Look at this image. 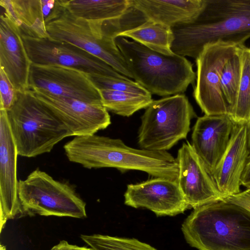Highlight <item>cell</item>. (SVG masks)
Instances as JSON below:
<instances>
[{"mask_svg": "<svg viewBox=\"0 0 250 250\" xmlns=\"http://www.w3.org/2000/svg\"><path fill=\"white\" fill-rule=\"evenodd\" d=\"M68 160L88 169L115 168L121 171L135 170L152 178L177 181V159L166 151L136 149L120 139L95 134L76 136L63 146Z\"/></svg>", "mask_w": 250, "mask_h": 250, "instance_id": "cell-1", "label": "cell"}, {"mask_svg": "<svg viewBox=\"0 0 250 250\" xmlns=\"http://www.w3.org/2000/svg\"><path fill=\"white\" fill-rule=\"evenodd\" d=\"M172 30L173 52L195 60L208 43L221 41L245 45L250 38V0H206L194 22Z\"/></svg>", "mask_w": 250, "mask_h": 250, "instance_id": "cell-2", "label": "cell"}, {"mask_svg": "<svg viewBox=\"0 0 250 250\" xmlns=\"http://www.w3.org/2000/svg\"><path fill=\"white\" fill-rule=\"evenodd\" d=\"M181 229L198 250H250V211L226 200L194 209Z\"/></svg>", "mask_w": 250, "mask_h": 250, "instance_id": "cell-3", "label": "cell"}, {"mask_svg": "<svg viewBox=\"0 0 250 250\" xmlns=\"http://www.w3.org/2000/svg\"><path fill=\"white\" fill-rule=\"evenodd\" d=\"M114 41L133 79L151 95L184 94L194 84L196 73L186 57L165 55L123 37H116Z\"/></svg>", "mask_w": 250, "mask_h": 250, "instance_id": "cell-4", "label": "cell"}, {"mask_svg": "<svg viewBox=\"0 0 250 250\" xmlns=\"http://www.w3.org/2000/svg\"><path fill=\"white\" fill-rule=\"evenodd\" d=\"M7 113L18 155L31 158L49 153L62 140L72 136L31 90L18 92L16 101Z\"/></svg>", "mask_w": 250, "mask_h": 250, "instance_id": "cell-5", "label": "cell"}, {"mask_svg": "<svg viewBox=\"0 0 250 250\" xmlns=\"http://www.w3.org/2000/svg\"><path fill=\"white\" fill-rule=\"evenodd\" d=\"M196 117L184 94L153 100L141 117L138 144L141 149L166 151L187 138L191 120Z\"/></svg>", "mask_w": 250, "mask_h": 250, "instance_id": "cell-6", "label": "cell"}, {"mask_svg": "<svg viewBox=\"0 0 250 250\" xmlns=\"http://www.w3.org/2000/svg\"><path fill=\"white\" fill-rule=\"evenodd\" d=\"M18 196L22 215L87 217L86 203L73 186L38 169L19 181Z\"/></svg>", "mask_w": 250, "mask_h": 250, "instance_id": "cell-7", "label": "cell"}, {"mask_svg": "<svg viewBox=\"0 0 250 250\" xmlns=\"http://www.w3.org/2000/svg\"><path fill=\"white\" fill-rule=\"evenodd\" d=\"M103 23L76 17L65 8L47 24L46 28L49 38L76 45L103 60L119 73L133 79L114 39L104 31Z\"/></svg>", "mask_w": 250, "mask_h": 250, "instance_id": "cell-8", "label": "cell"}, {"mask_svg": "<svg viewBox=\"0 0 250 250\" xmlns=\"http://www.w3.org/2000/svg\"><path fill=\"white\" fill-rule=\"evenodd\" d=\"M129 5L120 18L107 22L116 37L123 32L146 22L171 28L194 22L204 10L206 0H129Z\"/></svg>", "mask_w": 250, "mask_h": 250, "instance_id": "cell-9", "label": "cell"}, {"mask_svg": "<svg viewBox=\"0 0 250 250\" xmlns=\"http://www.w3.org/2000/svg\"><path fill=\"white\" fill-rule=\"evenodd\" d=\"M239 46L221 41L208 43L195 59L196 82L193 96L205 115H229V109L221 89V73Z\"/></svg>", "mask_w": 250, "mask_h": 250, "instance_id": "cell-10", "label": "cell"}, {"mask_svg": "<svg viewBox=\"0 0 250 250\" xmlns=\"http://www.w3.org/2000/svg\"><path fill=\"white\" fill-rule=\"evenodd\" d=\"M32 64L57 65L74 68L88 75L130 79L116 71L103 60L69 42L49 38L22 36Z\"/></svg>", "mask_w": 250, "mask_h": 250, "instance_id": "cell-11", "label": "cell"}, {"mask_svg": "<svg viewBox=\"0 0 250 250\" xmlns=\"http://www.w3.org/2000/svg\"><path fill=\"white\" fill-rule=\"evenodd\" d=\"M28 90H40L55 96L102 104L99 91L87 74L74 68L57 65L32 63Z\"/></svg>", "mask_w": 250, "mask_h": 250, "instance_id": "cell-12", "label": "cell"}, {"mask_svg": "<svg viewBox=\"0 0 250 250\" xmlns=\"http://www.w3.org/2000/svg\"><path fill=\"white\" fill-rule=\"evenodd\" d=\"M31 91L66 126L72 136L95 134L111 124L108 111L102 104L55 96L40 90Z\"/></svg>", "mask_w": 250, "mask_h": 250, "instance_id": "cell-13", "label": "cell"}, {"mask_svg": "<svg viewBox=\"0 0 250 250\" xmlns=\"http://www.w3.org/2000/svg\"><path fill=\"white\" fill-rule=\"evenodd\" d=\"M176 159L177 183L190 208L224 200L212 174L188 141L178 150Z\"/></svg>", "mask_w": 250, "mask_h": 250, "instance_id": "cell-14", "label": "cell"}, {"mask_svg": "<svg viewBox=\"0 0 250 250\" xmlns=\"http://www.w3.org/2000/svg\"><path fill=\"white\" fill-rule=\"evenodd\" d=\"M125 204L146 208L157 216H173L190 208L177 181L152 178L129 184L124 194Z\"/></svg>", "mask_w": 250, "mask_h": 250, "instance_id": "cell-15", "label": "cell"}, {"mask_svg": "<svg viewBox=\"0 0 250 250\" xmlns=\"http://www.w3.org/2000/svg\"><path fill=\"white\" fill-rule=\"evenodd\" d=\"M17 148L7 117V111L0 110V230L6 221L22 215L18 196L17 177Z\"/></svg>", "mask_w": 250, "mask_h": 250, "instance_id": "cell-16", "label": "cell"}, {"mask_svg": "<svg viewBox=\"0 0 250 250\" xmlns=\"http://www.w3.org/2000/svg\"><path fill=\"white\" fill-rule=\"evenodd\" d=\"M31 65L20 28L3 11L0 16V68L18 92L29 89Z\"/></svg>", "mask_w": 250, "mask_h": 250, "instance_id": "cell-17", "label": "cell"}, {"mask_svg": "<svg viewBox=\"0 0 250 250\" xmlns=\"http://www.w3.org/2000/svg\"><path fill=\"white\" fill-rule=\"evenodd\" d=\"M235 125L229 115L205 114L195 122L191 144L211 174L228 147Z\"/></svg>", "mask_w": 250, "mask_h": 250, "instance_id": "cell-18", "label": "cell"}, {"mask_svg": "<svg viewBox=\"0 0 250 250\" xmlns=\"http://www.w3.org/2000/svg\"><path fill=\"white\" fill-rule=\"evenodd\" d=\"M0 5L14 21L22 36L49 38L47 24L65 9L63 0H0Z\"/></svg>", "mask_w": 250, "mask_h": 250, "instance_id": "cell-19", "label": "cell"}, {"mask_svg": "<svg viewBox=\"0 0 250 250\" xmlns=\"http://www.w3.org/2000/svg\"><path fill=\"white\" fill-rule=\"evenodd\" d=\"M250 154L247 125L236 124L228 147L212 174L224 199L241 191V179Z\"/></svg>", "mask_w": 250, "mask_h": 250, "instance_id": "cell-20", "label": "cell"}, {"mask_svg": "<svg viewBox=\"0 0 250 250\" xmlns=\"http://www.w3.org/2000/svg\"><path fill=\"white\" fill-rule=\"evenodd\" d=\"M65 8L73 15L87 20L105 22L122 16L129 0H63Z\"/></svg>", "mask_w": 250, "mask_h": 250, "instance_id": "cell-21", "label": "cell"}, {"mask_svg": "<svg viewBox=\"0 0 250 250\" xmlns=\"http://www.w3.org/2000/svg\"><path fill=\"white\" fill-rule=\"evenodd\" d=\"M149 49L167 56H173L171 49L174 40L172 28L162 24L146 22L131 30L119 33Z\"/></svg>", "mask_w": 250, "mask_h": 250, "instance_id": "cell-22", "label": "cell"}, {"mask_svg": "<svg viewBox=\"0 0 250 250\" xmlns=\"http://www.w3.org/2000/svg\"><path fill=\"white\" fill-rule=\"evenodd\" d=\"M99 91L102 104L107 111L124 117H129L139 110L146 109L153 101L151 95L112 90Z\"/></svg>", "mask_w": 250, "mask_h": 250, "instance_id": "cell-23", "label": "cell"}, {"mask_svg": "<svg viewBox=\"0 0 250 250\" xmlns=\"http://www.w3.org/2000/svg\"><path fill=\"white\" fill-rule=\"evenodd\" d=\"M241 74L235 104L229 116L236 124L250 123V48L241 45Z\"/></svg>", "mask_w": 250, "mask_h": 250, "instance_id": "cell-24", "label": "cell"}, {"mask_svg": "<svg viewBox=\"0 0 250 250\" xmlns=\"http://www.w3.org/2000/svg\"><path fill=\"white\" fill-rule=\"evenodd\" d=\"M240 46L226 62L221 73V89L229 109V115L236 103L241 78V62L239 51Z\"/></svg>", "mask_w": 250, "mask_h": 250, "instance_id": "cell-25", "label": "cell"}, {"mask_svg": "<svg viewBox=\"0 0 250 250\" xmlns=\"http://www.w3.org/2000/svg\"><path fill=\"white\" fill-rule=\"evenodd\" d=\"M81 238L94 250H157L135 238L95 234H81Z\"/></svg>", "mask_w": 250, "mask_h": 250, "instance_id": "cell-26", "label": "cell"}, {"mask_svg": "<svg viewBox=\"0 0 250 250\" xmlns=\"http://www.w3.org/2000/svg\"><path fill=\"white\" fill-rule=\"evenodd\" d=\"M95 87L99 90L125 91L146 96L151 94L136 82L131 79H124L99 75H88Z\"/></svg>", "mask_w": 250, "mask_h": 250, "instance_id": "cell-27", "label": "cell"}, {"mask_svg": "<svg viewBox=\"0 0 250 250\" xmlns=\"http://www.w3.org/2000/svg\"><path fill=\"white\" fill-rule=\"evenodd\" d=\"M18 93L4 71L0 68V110H10L17 100Z\"/></svg>", "mask_w": 250, "mask_h": 250, "instance_id": "cell-28", "label": "cell"}, {"mask_svg": "<svg viewBox=\"0 0 250 250\" xmlns=\"http://www.w3.org/2000/svg\"><path fill=\"white\" fill-rule=\"evenodd\" d=\"M229 202L239 205L250 211V188L244 191L224 199Z\"/></svg>", "mask_w": 250, "mask_h": 250, "instance_id": "cell-29", "label": "cell"}, {"mask_svg": "<svg viewBox=\"0 0 250 250\" xmlns=\"http://www.w3.org/2000/svg\"><path fill=\"white\" fill-rule=\"evenodd\" d=\"M50 250H94L91 248L80 247L70 244L65 240L61 241L59 244L54 246Z\"/></svg>", "mask_w": 250, "mask_h": 250, "instance_id": "cell-30", "label": "cell"}, {"mask_svg": "<svg viewBox=\"0 0 250 250\" xmlns=\"http://www.w3.org/2000/svg\"><path fill=\"white\" fill-rule=\"evenodd\" d=\"M241 186L246 188H250V154L248 158L245 168L242 177Z\"/></svg>", "mask_w": 250, "mask_h": 250, "instance_id": "cell-31", "label": "cell"}, {"mask_svg": "<svg viewBox=\"0 0 250 250\" xmlns=\"http://www.w3.org/2000/svg\"><path fill=\"white\" fill-rule=\"evenodd\" d=\"M247 127L248 146L250 153V123L247 125Z\"/></svg>", "mask_w": 250, "mask_h": 250, "instance_id": "cell-32", "label": "cell"}, {"mask_svg": "<svg viewBox=\"0 0 250 250\" xmlns=\"http://www.w3.org/2000/svg\"><path fill=\"white\" fill-rule=\"evenodd\" d=\"M0 250H6L5 247L3 245H0Z\"/></svg>", "mask_w": 250, "mask_h": 250, "instance_id": "cell-33", "label": "cell"}]
</instances>
